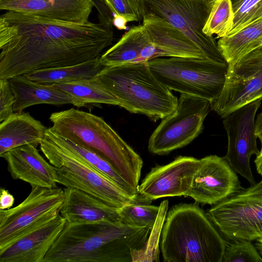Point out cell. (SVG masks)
Wrapping results in <instances>:
<instances>
[{
  "label": "cell",
  "instance_id": "6",
  "mask_svg": "<svg viewBox=\"0 0 262 262\" xmlns=\"http://www.w3.org/2000/svg\"><path fill=\"white\" fill-rule=\"evenodd\" d=\"M39 145L45 157L55 167L57 183L83 191L117 209L132 203L145 204L140 197L128 195L69 148L51 127L47 128Z\"/></svg>",
  "mask_w": 262,
  "mask_h": 262
},
{
  "label": "cell",
  "instance_id": "2",
  "mask_svg": "<svg viewBox=\"0 0 262 262\" xmlns=\"http://www.w3.org/2000/svg\"><path fill=\"white\" fill-rule=\"evenodd\" d=\"M152 228L117 223H66L42 262H132Z\"/></svg>",
  "mask_w": 262,
  "mask_h": 262
},
{
  "label": "cell",
  "instance_id": "29",
  "mask_svg": "<svg viewBox=\"0 0 262 262\" xmlns=\"http://www.w3.org/2000/svg\"><path fill=\"white\" fill-rule=\"evenodd\" d=\"M160 206L132 203L118 209V213L120 222L123 224L152 228L156 222Z\"/></svg>",
  "mask_w": 262,
  "mask_h": 262
},
{
  "label": "cell",
  "instance_id": "1",
  "mask_svg": "<svg viewBox=\"0 0 262 262\" xmlns=\"http://www.w3.org/2000/svg\"><path fill=\"white\" fill-rule=\"evenodd\" d=\"M113 38V25L6 11L0 16V79L95 59Z\"/></svg>",
  "mask_w": 262,
  "mask_h": 262
},
{
  "label": "cell",
  "instance_id": "25",
  "mask_svg": "<svg viewBox=\"0 0 262 262\" xmlns=\"http://www.w3.org/2000/svg\"><path fill=\"white\" fill-rule=\"evenodd\" d=\"M99 58L76 65L38 70L25 75L32 81L48 84L90 79L95 77L103 67Z\"/></svg>",
  "mask_w": 262,
  "mask_h": 262
},
{
  "label": "cell",
  "instance_id": "7",
  "mask_svg": "<svg viewBox=\"0 0 262 262\" xmlns=\"http://www.w3.org/2000/svg\"><path fill=\"white\" fill-rule=\"evenodd\" d=\"M147 64L157 79L169 90L211 102L221 94L228 64L207 59L170 57L155 58Z\"/></svg>",
  "mask_w": 262,
  "mask_h": 262
},
{
  "label": "cell",
  "instance_id": "39",
  "mask_svg": "<svg viewBox=\"0 0 262 262\" xmlns=\"http://www.w3.org/2000/svg\"><path fill=\"white\" fill-rule=\"evenodd\" d=\"M257 172L262 177V148L254 160Z\"/></svg>",
  "mask_w": 262,
  "mask_h": 262
},
{
  "label": "cell",
  "instance_id": "5",
  "mask_svg": "<svg viewBox=\"0 0 262 262\" xmlns=\"http://www.w3.org/2000/svg\"><path fill=\"white\" fill-rule=\"evenodd\" d=\"M96 77L116 98L119 106L131 113L156 121L177 107V97L157 79L147 61L103 67Z\"/></svg>",
  "mask_w": 262,
  "mask_h": 262
},
{
  "label": "cell",
  "instance_id": "13",
  "mask_svg": "<svg viewBox=\"0 0 262 262\" xmlns=\"http://www.w3.org/2000/svg\"><path fill=\"white\" fill-rule=\"evenodd\" d=\"M243 188L227 161L224 157L210 155L201 159V164L185 196L197 203L214 205Z\"/></svg>",
  "mask_w": 262,
  "mask_h": 262
},
{
  "label": "cell",
  "instance_id": "21",
  "mask_svg": "<svg viewBox=\"0 0 262 262\" xmlns=\"http://www.w3.org/2000/svg\"><path fill=\"white\" fill-rule=\"evenodd\" d=\"M8 80L15 99L14 112H21L37 104H73L71 96L54 84L38 83L25 75L14 76Z\"/></svg>",
  "mask_w": 262,
  "mask_h": 262
},
{
  "label": "cell",
  "instance_id": "12",
  "mask_svg": "<svg viewBox=\"0 0 262 262\" xmlns=\"http://www.w3.org/2000/svg\"><path fill=\"white\" fill-rule=\"evenodd\" d=\"M262 99L248 103L223 118L228 137V147L224 157L231 168L253 185L256 182L250 166V158L260 151L256 144L255 117Z\"/></svg>",
  "mask_w": 262,
  "mask_h": 262
},
{
  "label": "cell",
  "instance_id": "3",
  "mask_svg": "<svg viewBox=\"0 0 262 262\" xmlns=\"http://www.w3.org/2000/svg\"><path fill=\"white\" fill-rule=\"evenodd\" d=\"M196 203L173 206L163 226L160 250L165 262H222L227 243Z\"/></svg>",
  "mask_w": 262,
  "mask_h": 262
},
{
  "label": "cell",
  "instance_id": "19",
  "mask_svg": "<svg viewBox=\"0 0 262 262\" xmlns=\"http://www.w3.org/2000/svg\"><path fill=\"white\" fill-rule=\"evenodd\" d=\"M60 214L68 223L120 222L118 209L79 189L66 188Z\"/></svg>",
  "mask_w": 262,
  "mask_h": 262
},
{
  "label": "cell",
  "instance_id": "23",
  "mask_svg": "<svg viewBox=\"0 0 262 262\" xmlns=\"http://www.w3.org/2000/svg\"><path fill=\"white\" fill-rule=\"evenodd\" d=\"M151 43L149 34L142 24L133 26L100 56V62L103 67L137 62L144 49Z\"/></svg>",
  "mask_w": 262,
  "mask_h": 262
},
{
  "label": "cell",
  "instance_id": "18",
  "mask_svg": "<svg viewBox=\"0 0 262 262\" xmlns=\"http://www.w3.org/2000/svg\"><path fill=\"white\" fill-rule=\"evenodd\" d=\"M142 25L151 38L155 58L168 56L207 59L188 37L164 20L147 14L143 17Z\"/></svg>",
  "mask_w": 262,
  "mask_h": 262
},
{
  "label": "cell",
  "instance_id": "27",
  "mask_svg": "<svg viewBox=\"0 0 262 262\" xmlns=\"http://www.w3.org/2000/svg\"><path fill=\"white\" fill-rule=\"evenodd\" d=\"M60 137L63 142L69 148L79 155L89 164L116 183L128 195L133 197H139L138 193L132 188L107 160L93 150L81 146L60 136Z\"/></svg>",
  "mask_w": 262,
  "mask_h": 262
},
{
  "label": "cell",
  "instance_id": "16",
  "mask_svg": "<svg viewBox=\"0 0 262 262\" xmlns=\"http://www.w3.org/2000/svg\"><path fill=\"white\" fill-rule=\"evenodd\" d=\"M94 7L91 0H0V10L60 21L84 23Z\"/></svg>",
  "mask_w": 262,
  "mask_h": 262
},
{
  "label": "cell",
  "instance_id": "28",
  "mask_svg": "<svg viewBox=\"0 0 262 262\" xmlns=\"http://www.w3.org/2000/svg\"><path fill=\"white\" fill-rule=\"evenodd\" d=\"M233 19L231 0H215L203 32L209 36L214 34L217 38L225 36L232 26Z\"/></svg>",
  "mask_w": 262,
  "mask_h": 262
},
{
  "label": "cell",
  "instance_id": "17",
  "mask_svg": "<svg viewBox=\"0 0 262 262\" xmlns=\"http://www.w3.org/2000/svg\"><path fill=\"white\" fill-rule=\"evenodd\" d=\"M33 144L12 149L0 155L7 162L13 179L20 180L32 186L56 188L55 167L49 164Z\"/></svg>",
  "mask_w": 262,
  "mask_h": 262
},
{
  "label": "cell",
  "instance_id": "10",
  "mask_svg": "<svg viewBox=\"0 0 262 262\" xmlns=\"http://www.w3.org/2000/svg\"><path fill=\"white\" fill-rule=\"evenodd\" d=\"M210 110V100L181 94L176 110L163 119L151 135L149 151L165 155L190 143L202 133Z\"/></svg>",
  "mask_w": 262,
  "mask_h": 262
},
{
  "label": "cell",
  "instance_id": "20",
  "mask_svg": "<svg viewBox=\"0 0 262 262\" xmlns=\"http://www.w3.org/2000/svg\"><path fill=\"white\" fill-rule=\"evenodd\" d=\"M260 98L262 99V69L245 77L227 74L221 94L211 102V110L223 119L238 108Z\"/></svg>",
  "mask_w": 262,
  "mask_h": 262
},
{
  "label": "cell",
  "instance_id": "26",
  "mask_svg": "<svg viewBox=\"0 0 262 262\" xmlns=\"http://www.w3.org/2000/svg\"><path fill=\"white\" fill-rule=\"evenodd\" d=\"M54 85L69 94L72 99L73 105L77 107L101 103L119 105L116 98L96 76L90 79Z\"/></svg>",
  "mask_w": 262,
  "mask_h": 262
},
{
  "label": "cell",
  "instance_id": "15",
  "mask_svg": "<svg viewBox=\"0 0 262 262\" xmlns=\"http://www.w3.org/2000/svg\"><path fill=\"white\" fill-rule=\"evenodd\" d=\"M66 223L60 213L41 222L0 250V262H42Z\"/></svg>",
  "mask_w": 262,
  "mask_h": 262
},
{
  "label": "cell",
  "instance_id": "9",
  "mask_svg": "<svg viewBox=\"0 0 262 262\" xmlns=\"http://www.w3.org/2000/svg\"><path fill=\"white\" fill-rule=\"evenodd\" d=\"M207 214L232 241L262 239V180L213 205Z\"/></svg>",
  "mask_w": 262,
  "mask_h": 262
},
{
  "label": "cell",
  "instance_id": "32",
  "mask_svg": "<svg viewBox=\"0 0 262 262\" xmlns=\"http://www.w3.org/2000/svg\"><path fill=\"white\" fill-rule=\"evenodd\" d=\"M262 69V46L239 59L234 65L228 66L227 74L245 77Z\"/></svg>",
  "mask_w": 262,
  "mask_h": 262
},
{
  "label": "cell",
  "instance_id": "4",
  "mask_svg": "<svg viewBox=\"0 0 262 262\" xmlns=\"http://www.w3.org/2000/svg\"><path fill=\"white\" fill-rule=\"evenodd\" d=\"M49 119L55 133L105 158L138 193L143 160L102 118L71 108L52 113Z\"/></svg>",
  "mask_w": 262,
  "mask_h": 262
},
{
  "label": "cell",
  "instance_id": "14",
  "mask_svg": "<svg viewBox=\"0 0 262 262\" xmlns=\"http://www.w3.org/2000/svg\"><path fill=\"white\" fill-rule=\"evenodd\" d=\"M201 159L179 156L165 165H158L139 185L138 194L147 204L157 199L184 195L189 190Z\"/></svg>",
  "mask_w": 262,
  "mask_h": 262
},
{
  "label": "cell",
  "instance_id": "38",
  "mask_svg": "<svg viewBox=\"0 0 262 262\" xmlns=\"http://www.w3.org/2000/svg\"><path fill=\"white\" fill-rule=\"evenodd\" d=\"M255 132L257 137L259 139L262 148V111L258 115L255 122Z\"/></svg>",
  "mask_w": 262,
  "mask_h": 262
},
{
  "label": "cell",
  "instance_id": "11",
  "mask_svg": "<svg viewBox=\"0 0 262 262\" xmlns=\"http://www.w3.org/2000/svg\"><path fill=\"white\" fill-rule=\"evenodd\" d=\"M26 199L12 208L0 210V250L41 222L60 213L64 190L32 186Z\"/></svg>",
  "mask_w": 262,
  "mask_h": 262
},
{
  "label": "cell",
  "instance_id": "36",
  "mask_svg": "<svg viewBox=\"0 0 262 262\" xmlns=\"http://www.w3.org/2000/svg\"><path fill=\"white\" fill-rule=\"evenodd\" d=\"M14 196L7 190L1 189L0 210L10 209L14 203Z\"/></svg>",
  "mask_w": 262,
  "mask_h": 262
},
{
  "label": "cell",
  "instance_id": "31",
  "mask_svg": "<svg viewBox=\"0 0 262 262\" xmlns=\"http://www.w3.org/2000/svg\"><path fill=\"white\" fill-rule=\"evenodd\" d=\"M233 241L227 244L222 262H262V256L251 241Z\"/></svg>",
  "mask_w": 262,
  "mask_h": 262
},
{
  "label": "cell",
  "instance_id": "22",
  "mask_svg": "<svg viewBox=\"0 0 262 262\" xmlns=\"http://www.w3.org/2000/svg\"><path fill=\"white\" fill-rule=\"evenodd\" d=\"M47 128L29 113H13L0 124V155L24 145L37 146Z\"/></svg>",
  "mask_w": 262,
  "mask_h": 262
},
{
  "label": "cell",
  "instance_id": "34",
  "mask_svg": "<svg viewBox=\"0 0 262 262\" xmlns=\"http://www.w3.org/2000/svg\"><path fill=\"white\" fill-rule=\"evenodd\" d=\"M15 99L8 79H0V121L11 115Z\"/></svg>",
  "mask_w": 262,
  "mask_h": 262
},
{
  "label": "cell",
  "instance_id": "24",
  "mask_svg": "<svg viewBox=\"0 0 262 262\" xmlns=\"http://www.w3.org/2000/svg\"><path fill=\"white\" fill-rule=\"evenodd\" d=\"M217 43L228 66L234 65L243 56L262 46V20L220 38Z\"/></svg>",
  "mask_w": 262,
  "mask_h": 262
},
{
  "label": "cell",
  "instance_id": "40",
  "mask_svg": "<svg viewBox=\"0 0 262 262\" xmlns=\"http://www.w3.org/2000/svg\"><path fill=\"white\" fill-rule=\"evenodd\" d=\"M254 245L262 256V239L256 240Z\"/></svg>",
  "mask_w": 262,
  "mask_h": 262
},
{
  "label": "cell",
  "instance_id": "8",
  "mask_svg": "<svg viewBox=\"0 0 262 262\" xmlns=\"http://www.w3.org/2000/svg\"><path fill=\"white\" fill-rule=\"evenodd\" d=\"M215 0H138L141 15L164 20L188 37L212 61L228 64L213 36L203 32Z\"/></svg>",
  "mask_w": 262,
  "mask_h": 262
},
{
  "label": "cell",
  "instance_id": "37",
  "mask_svg": "<svg viewBox=\"0 0 262 262\" xmlns=\"http://www.w3.org/2000/svg\"><path fill=\"white\" fill-rule=\"evenodd\" d=\"M128 23L125 17L120 15H113L112 23L113 26L119 30H124L127 28Z\"/></svg>",
  "mask_w": 262,
  "mask_h": 262
},
{
  "label": "cell",
  "instance_id": "33",
  "mask_svg": "<svg viewBox=\"0 0 262 262\" xmlns=\"http://www.w3.org/2000/svg\"><path fill=\"white\" fill-rule=\"evenodd\" d=\"M113 15L124 16L128 23L142 20L138 0H104Z\"/></svg>",
  "mask_w": 262,
  "mask_h": 262
},
{
  "label": "cell",
  "instance_id": "30",
  "mask_svg": "<svg viewBox=\"0 0 262 262\" xmlns=\"http://www.w3.org/2000/svg\"><path fill=\"white\" fill-rule=\"evenodd\" d=\"M231 2L234 19L232 26L226 36L262 20V0H231Z\"/></svg>",
  "mask_w": 262,
  "mask_h": 262
},
{
  "label": "cell",
  "instance_id": "35",
  "mask_svg": "<svg viewBox=\"0 0 262 262\" xmlns=\"http://www.w3.org/2000/svg\"><path fill=\"white\" fill-rule=\"evenodd\" d=\"M94 7L98 12L99 21L112 24L113 20V13L105 4L104 0H91Z\"/></svg>",
  "mask_w": 262,
  "mask_h": 262
}]
</instances>
